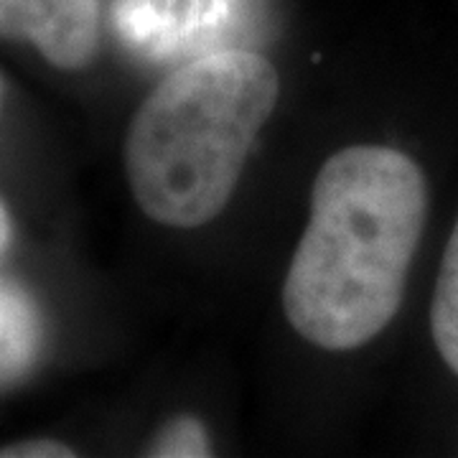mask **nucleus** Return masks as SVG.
<instances>
[{
    "label": "nucleus",
    "instance_id": "obj_3",
    "mask_svg": "<svg viewBox=\"0 0 458 458\" xmlns=\"http://www.w3.org/2000/svg\"><path fill=\"white\" fill-rule=\"evenodd\" d=\"M0 36L31 41L59 69H80L98 49L99 0H0Z\"/></svg>",
    "mask_w": 458,
    "mask_h": 458
},
{
    "label": "nucleus",
    "instance_id": "obj_2",
    "mask_svg": "<svg viewBox=\"0 0 458 458\" xmlns=\"http://www.w3.org/2000/svg\"><path fill=\"white\" fill-rule=\"evenodd\" d=\"M280 82L252 51L179 66L132 117L125 171L138 207L165 227H201L227 207Z\"/></svg>",
    "mask_w": 458,
    "mask_h": 458
},
{
    "label": "nucleus",
    "instance_id": "obj_4",
    "mask_svg": "<svg viewBox=\"0 0 458 458\" xmlns=\"http://www.w3.org/2000/svg\"><path fill=\"white\" fill-rule=\"evenodd\" d=\"M41 328L31 301L18 288L0 283V382L18 377L38 352Z\"/></svg>",
    "mask_w": 458,
    "mask_h": 458
},
{
    "label": "nucleus",
    "instance_id": "obj_5",
    "mask_svg": "<svg viewBox=\"0 0 458 458\" xmlns=\"http://www.w3.org/2000/svg\"><path fill=\"white\" fill-rule=\"evenodd\" d=\"M430 331L441 360L458 377V219L443 252L441 273L436 280Z\"/></svg>",
    "mask_w": 458,
    "mask_h": 458
},
{
    "label": "nucleus",
    "instance_id": "obj_1",
    "mask_svg": "<svg viewBox=\"0 0 458 458\" xmlns=\"http://www.w3.org/2000/svg\"><path fill=\"white\" fill-rule=\"evenodd\" d=\"M426 216V176L403 150L334 153L316 176L311 219L283 283L291 327L328 352L372 342L400 311Z\"/></svg>",
    "mask_w": 458,
    "mask_h": 458
},
{
    "label": "nucleus",
    "instance_id": "obj_7",
    "mask_svg": "<svg viewBox=\"0 0 458 458\" xmlns=\"http://www.w3.org/2000/svg\"><path fill=\"white\" fill-rule=\"evenodd\" d=\"M74 451L59 441H23L0 451V458H72Z\"/></svg>",
    "mask_w": 458,
    "mask_h": 458
},
{
    "label": "nucleus",
    "instance_id": "obj_6",
    "mask_svg": "<svg viewBox=\"0 0 458 458\" xmlns=\"http://www.w3.org/2000/svg\"><path fill=\"white\" fill-rule=\"evenodd\" d=\"M148 454L161 458L209 456V438L197 418L179 415L158 430Z\"/></svg>",
    "mask_w": 458,
    "mask_h": 458
},
{
    "label": "nucleus",
    "instance_id": "obj_8",
    "mask_svg": "<svg viewBox=\"0 0 458 458\" xmlns=\"http://www.w3.org/2000/svg\"><path fill=\"white\" fill-rule=\"evenodd\" d=\"M8 240H11V219H8V214L0 204V252L8 247Z\"/></svg>",
    "mask_w": 458,
    "mask_h": 458
}]
</instances>
